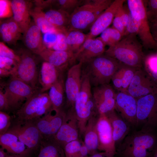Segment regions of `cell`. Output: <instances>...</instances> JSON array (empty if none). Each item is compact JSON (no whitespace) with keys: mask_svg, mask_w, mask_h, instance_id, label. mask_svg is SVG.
Listing matches in <instances>:
<instances>
[{"mask_svg":"<svg viewBox=\"0 0 157 157\" xmlns=\"http://www.w3.org/2000/svg\"><path fill=\"white\" fill-rule=\"evenodd\" d=\"M10 108L7 98L4 92L0 90V111L6 110Z\"/></svg>","mask_w":157,"mask_h":157,"instance_id":"obj_48","label":"cell"},{"mask_svg":"<svg viewBox=\"0 0 157 157\" xmlns=\"http://www.w3.org/2000/svg\"><path fill=\"white\" fill-rule=\"evenodd\" d=\"M66 113L53 109L47 114L34 121L42 136L52 138L62 125Z\"/></svg>","mask_w":157,"mask_h":157,"instance_id":"obj_15","label":"cell"},{"mask_svg":"<svg viewBox=\"0 0 157 157\" xmlns=\"http://www.w3.org/2000/svg\"><path fill=\"white\" fill-rule=\"evenodd\" d=\"M8 131L16 135L31 150L37 149L42 137L34 121H18Z\"/></svg>","mask_w":157,"mask_h":157,"instance_id":"obj_12","label":"cell"},{"mask_svg":"<svg viewBox=\"0 0 157 157\" xmlns=\"http://www.w3.org/2000/svg\"><path fill=\"white\" fill-rule=\"evenodd\" d=\"M136 36L130 34L124 36L117 44L109 47L104 54L127 66L137 69L142 68L144 61L142 45Z\"/></svg>","mask_w":157,"mask_h":157,"instance_id":"obj_3","label":"cell"},{"mask_svg":"<svg viewBox=\"0 0 157 157\" xmlns=\"http://www.w3.org/2000/svg\"><path fill=\"white\" fill-rule=\"evenodd\" d=\"M0 56L11 58L17 63L19 60L18 55L2 42H0Z\"/></svg>","mask_w":157,"mask_h":157,"instance_id":"obj_44","label":"cell"},{"mask_svg":"<svg viewBox=\"0 0 157 157\" xmlns=\"http://www.w3.org/2000/svg\"><path fill=\"white\" fill-rule=\"evenodd\" d=\"M88 157H107L104 152H97L92 155H90Z\"/></svg>","mask_w":157,"mask_h":157,"instance_id":"obj_53","label":"cell"},{"mask_svg":"<svg viewBox=\"0 0 157 157\" xmlns=\"http://www.w3.org/2000/svg\"><path fill=\"white\" fill-rule=\"evenodd\" d=\"M5 150L1 147L0 149V157H7L8 154L5 151Z\"/></svg>","mask_w":157,"mask_h":157,"instance_id":"obj_54","label":"cell"},{"mask_svg":"<svg viewBox=\"0 0 157 157\" xmlns=\"http://www.w3.org/2000/svg\"><path fill=\"white\" fill-rule=\"evenodd\" d=\"M147 73L152 80L157 85V71Z\"/></svg>","mask_w":157,"mask_h":157,"instance_id":"obj_52","label":"cell"},{"mask_svg":"<svg viewBox=\"0 0 157 157\" xmlns=\"http://www.w3.org/2000/svg\"><path fill=\"white\" fill-rule=\"evenodd\" d=\"M43 144L37 157H65L63 148L53 140Z\"/></svg>","mask_w":157,"mask_h":157,"instance_id":"obj_33","label":"cell"},{"mask_svg":"<svg viewBox=\"0 0 157 157\" xmlns=\"http://www.w3.org/2000/svg\"><path fill=\"white\" fill-rule=\"evenodd\" d=\"M31 52L22 50L17 54L19 60L12 76L17 78L32 87L36 88L38 73L36 61Z\"/></svg>","mask_w":157,"mask_h":157,"instance_id":"obj_8","label":"cell"},{"mask_svg":"<svg viewBox=\"0 0 157 157\" xmlns=\"http://www.w3.org/2000/svg\"><path fill=\"white\" fill-rule=\"evenodd\" d=\"M17 63L11 58L0 56V69L11 72L13 75L16 67Z\"/></svg>","mask_w":157,"mask_h":157,"instance_id":"obj_40","label":"cell"},{"mask_svg":"<svg viewBox=\"0 0 157 157\" xmlns=\"http://www.w3.org/2000/svg\"><path fill=\"white\" fill-rule=\"evenodd\" d=\"M126 92L138 99L148 94L157 93V85L141 68L135 72Z\"/></svg>","mask_w":157,"mask_h":157,"instance_id":"obj_14","label":"cell"},{"mask_svg":"<svg viewBox=\"0 0 157 157\" xmlns=\"http://www.w3.org/2000/svg\"><path fill=\"white\" fill-rule=\"evenodd\" d=\"M0 75L1 77H5L9 76L12 75V73L11 72L0 69Z\"/></svg>","mask_w":157,"mask_h":157,"instance_id":"obj_51","label":"cell"},{"mask_svg":"<svg viewBox=\"0 0 157 157\" xmlns=\"http://www.w3.org/2000/svg\"><path fill=\"white\" fill-rule=\"evenodd\" d=\"M13 15L10 1L0 0V17L1 18L9 17Z\"/></svg>","mask_w":157,"mask_h":157,"instance_id":"obj_43","label":"cell"},{"mask_svg":"<svg viewBox=\"0 0 157 157\" xmlns=\"http://www.w3.org/2000/svg\"><path fill=\"white\" fill-rule=\"evenodd\" d=\"M83 0H57L48 1L51 8L65 11L70 15L77 7L82 5Z\"/></svg>","mask_w":157,"mask_h":157,"instance_id":"obj_34","label":"cell"},{"mask_svg":"<svg viewBox=\"0 0 157 157\" xmlns=\"http://www.w3.org/2000/svg\"><path fill=\"white\" fill-rule=\"evenodd\" d=\"M11 117L8 114L0 111V135L6 133L10 128Z\"/></svg>","mask_w":157,"mask_h":157,"instance_id":"obj_42","label":"cell"},{"mask_svg":"<svg viewBox=\"0 0 157 157\" xmlns=\"http://www.w3.org/2000/svg\"><path fill=\"white\" fill-rule=\"evenodd\" d=\"M125 0H115L97 18L87 34L88 39L94 38L100 34L113 22L118 8L123 4Z\"/></svg>","mask_w":157,"mask_h":157,"instance_id":"obj_19","label":"cell"},{"mask_svg":"<svg viewBox=\"0 0 157 157\" xmlns=\"http://www.w3.org/2000/svg\"><path fill=\"white\" fill-rule=\"evenodd\" d=\"M92 91L99 115L106 114L115 110L116 93L109 84L94 87Z\"/></svg>","mask_w":157,"mask_h":157,"instance_id":"obj_16","label":"cell"},{"mask_svg":"<svg viewBox=\"0 0 157 157\" xmlns=\"http://www.w3.org/2000/svg\"><path fill=\"white\" fill-rule=\"evenodd\" d=\"M65 34L69 50L74 54L83 44L87 37V34L76 30H68Z\"/></svg>","mask_w":157,"mask_h":157,"instance_id":"obj_32","label":"cell"},{"mask_svg":"<svg viewBox=\"0 0 157 157\" xmlns=\"http://www.w3.org/2000/svg\"><path fill=\"white\" fill-rule=\"evenodd\" d=\"M82 63L81 62H79L72 65L68 71L65 89L67 106L70 108L74 107L80 91Z\"/></svg>","mask_w":157,"mask_h":157,"instance_id":"obj_17","label":"cell"},{"mask_svg":"<svg viewBox=\"0 0 157 157\" xmlns=\"http://www.w3.org/2000/svg\"><path fill=\"white\" fill-rule=\"evenodd\" d=\"M137 108V99L127 92L116 93L115 110L130 125L136 126Z\"/></svg>","mask_w":157,"mask_h":157,"instance_id":"obj_18","label":"cell"},{"mask_svg":"<svg viewBox=\"0 0 157 157\" xmlns=\"http://www.w3.org/2000/svg\"><path fill=\"white\" fill-rule=\"evenodd\" d=\"M79 130L73 108L69 109L58 131L51 139L63 148L67 143L78 139Z\"/></svg>","mask_w":157,"mask_h":157,"instance_id":"obj_13","label":"cell"},{"mask_svg":"<svg viewBox=\"0 0 157 157\" xmlns=\"http://www.w3.org/2000/svg\"><path fill=\"white\" fill-rule=\"evenodd\" d=\"M88 78L82 74L80 91L73 109L78 122L79 135H83L88 120L98 113Z\"/></svg>","mask_w":157,"mask_h":157,"instance_id":"obj_5","label":"cell"},{"mask_svg":"<svg viewBox=\"0 0 157 157\" xmlns=\"http://www.w3.org/2000/svg\"><path fill=\"white\" fill-rule=\"evenodd\" d=\"M156 120H157V104H156Z\"/></svg>","mask_w":157,"mask_h":157,"instance_id":"obj_58","label":"cell"},{"mask_svg":"<svg viewBox=\"0 0 157 157\" xmlns=\"http://www.w3.org/2000/svg\"><path fill=\"white\" fill-rule=\"evenodd\" d=\"M42 10L45 18L50 24L59 31L65 33L66 32L70 16L69 14L61 10L51 8Z\"/></svg>","mask_w":157,"mask_h":157,"instance_id":"obj_29","label":"cell"},{"mask_svg":"<svg viewBox=\"0 0 157 157\" xmlns=\"http://www.w3.org/2000/svg\"><path fill=\"white\" fill-rule=\"evenodd\" d=\"M48 94L52 103L53 108L61 109L64 102L65 84L62 77L53 84L49 89Z\"/></svg>","mask_w":157,"mask_h":157,"instance_id":"obj_30","label":"cell"},{"mask_svg":"<svg viewBox=\"0 0 157 157\" xmlns=\"http://www.w3.org/2000/svg\"><path fill=\"white\" fill-rule=\"evenodd\" d=\"M126 1L131 14L138 23L139 30L137 35L142 42V46L146 49L156 48L157 43L151 32L147 15L146 0Z\"/></svg>","mask_w":157,"mask_h":157,"instance_id":"obj_7","label":"cell"},{"mask_svg":"<svg viewBox=\"0 0 157 157\" xmlns=\"http://www.w3.org/2000/svg\"><path fill=\"white\" fill-rule=\"evenodd\" d=\"M30 14L34 22L44 34L55 32H61L57 29L46 19L41 8L38 6L31 8Z\"/></svg>","mask_w":157,"mask_h":157,"instance_id":"obj_31","label":"cell"},{"mask_svg":"<svg viewBox=\"0 0 157 157\" xmlns=\"http://www.w3.org/2000/svg\"><path fill=\"white\" fill-rule=\"evenodd\" d=\"M105 45L109 47L118 43L122 38L121 34L113 27H108L104 30L99 37Z\"/></svg>","mask_w":157,"mask_h":157,"instance_id":"obj_35","label":"cell"},{"mask_svg":"<svg viewBox=\"0 0 157 157\" xmlns=\"http://www.w3.org/2000/svg\"><path fill=\"white\" fill-rule=\"evenodd\" d=\"M81 146L77 157H88V150L83 141H81Z\"/></svg>","mask_w":157,"mask_h":157,"instance_id":"obj_49","label":"cell"},{"mask_svg":"<svg viewBox=\"0 0 157 157\" xmlns=\"http://www.w3.org/2000/svg\"><path fill=\"white\" fill-rule=\"evenodd\" d=\"M112 0H85L70 15L68 30L90 28L98 17L113 1Z\"/></svg>","mask_w":157,"mask_h":157,"instance_id":"obj_4","label":"cell"},{"mask_svg":"<svg viewBox=\"0 0 157 157\" xmlns=\"http://www.w3.org/2000/svg\"><path fill=\"white\" fill-rule=\"evenodd\" d=\"M113 23L112 27L119 32L123 37L125 29L120 17L117 12L113 19Z\"/></svg>","mask_w":157,"mask_h":157,"instance_id":"obj_47","label":"cell"},{"mask_svg":"<svg viewBox=\"0 0 157 157\" xmlns=\"http://www.w3.org/2000/svg\"><path fill=\"white\" fill-rule=\"evenodd\" d=\"M81 144V141L78 139L65 145L63 148L65 157H77Z\"/></svg>","mask_w":157,"mask_h":157,"instance_id":"obj_36","label":"cell"},{"mask_svg":"<svg viewBox=\"0 0 157 157\" xmlns=\"http://www.w3.org/2000/svg\"><path fill=\"white\" fill-rule=\"evenodd\" d=\"M10 2L13 18L24 33L31 22L30 14L31 4L24 0H13Z\"/></svg>","mask_w":157,"mask_h":157,"instance_id":"obj_22","label":"cell"},{"mask_svg":"<svg viewBox=\"0 0 157 157\" xmlns=\"http://www.w3.org/2000/svg\"><path fill=\"white\" fill-rule=\"evenodd\" d=\"M138 69L121 63L119 68L111 78L114 88L118 92H126Z\"/></svg>","mask_w":157,"mask_h":157,"instance_id":"obj_27","label":"cell"},{"mask_svg":"<svg viewBox=\"0 0 157 157\" xmlns=\"http://www.w3.org/2000/svg\"><path fill=\"white\" fill-rule=\"evenodd\" d=\"M53 109L48 93L37 92L26 100L18 110V121H35Z\"/></svg>","mask_w":157,"mask_h":157,"instance_id":"obj_6","label":"cell"},{"mask_svg":"<svg viewBox=\"0 0 157 157\" xmlns=\"http://www.w3.org/2000/svg\"><path fill=\"white\" fill-rule=\"evenodd\" d=\"M37 92L36 88L13 76L5 85L4 92L10 108H19L24 101H26Z\"/></svg>","mask_w":157,"mask_h":157,"instance_id":"obj_9","label":"cell"},{"mask_svg":"<svg viewBox=\"0 0 157 157\" xmlns=\"http://www.w3.org/2000/svg\"><path fill=\"white\" fill-rule=\"evenodd\" d=\"M147 15L149 23L157 19V0H146Z\"/></svg>","mask_w":157,"mask_h":157,"instance_id":"obj_38","label":"cell"},{"mask_svg":"<svg viewBox=\"0 0 157 157\" xmlns=\"http://www.w3.org/2000/svg\"><path fill=\"white\" fill-rule=\"evenodd\" d=\"M7 22L10 32L15 40H17L22 33L20 28L13 18Z\"/></svg>","mask_w":157,"mask_h":157,"instance_id":"obj_46","label":"cell"},{"mask_svg":"<svg viewBox=\"0 0 157 157\" xmlns=\"http://www.w3.org/2000/svg\"><path fill=\"white\" fill-rule=\"evenodd\" d=\"M0 32L2 39L4 42L10 43L16 40L9 30L7 21L1 24Z\"/></svg>","mask_w":157,"mask_h":157,"instance_id":"obj_41","label":"cell"},{"mask_svg":"<svg viewBox=\"0 0 157 157\" xmlns=\"http://www.w3.org/2000/svg\"><path fill=\"white\" fill-rule=\"evenodd\" d=\"M154 128L144 126L140 130L129 133L116 148V154L119 157H152L157 147Z\"/></svg>","mask_w":157,"mask_h":157,"instance_id":"obj_1","label":"cell"},{"mask_svg":"<svg viewBox=\"0 0 157 157\" xmlns=\"http://www.w3.org/2000/svg\"><path fill=\"white\" fill-rule=\"evenodd\" d=\"M96 114L91 116L88 120L83 134V142L88 149L89 156L98 152V139L97 129L98 117H96Z\"/></svg>","mask_w":157,"mask_h":157,"instance_id":"obj_28","label":"cell"},{"mask_svg":"<svg viewBox=\"0 0 157 157\" xmlns=\"http://www.w3.org/2000/svg\"><path fill=\"white\" fill-rule=\"evenodd\" d=\"M124 3L118 8L117 12L118 13L125 29L130 11L127 4H124Z\"/></svg>","mask_w":157,"mask_h":157,"instance_id":"obj_45","label":"cell"},{"mask_svg":"<svg viewBox=\"0 0 157 157\" xmlns=\"http://www.w3.org/2000/svg\"><path fill=\"white\" fill-rule=\"evenodd\" d=\"M136 126L154 127L157 125V93L150 94L137 99Z\"/></svg>","mask_w":157,"mask_h":157,"instance_id":"obj_11","label":"cell"},{"mask_svg":"<svg viewBox=\"0 0 157 157\" xmlns=\"http://www.w3.org/2000/svg\"><path fill=\"white\" fill-rule=\"evenodd\" d=\"M67 67H58L44 62L40 71L38 80L41 86L40 92L49 90L51 86L62 77V72Z\"/></svg>","mask_w":157,"mask_h":157,"instance_id":"obj_21","label":"cell"},{"mask_svg":"<svg viewBox=\"0 0 157 157\" xmlns=\"http://www.w3.org/2000/svg\"><path fill=\"white\" fill-rule=\"evenodd\" d=\"M149 24L151 32L154 38L157 37V19Z\"/></svg>","mask_w":157,"mask_h":157,"instance_id":"obj_50","label":"cell"},{"mask_svg":"<svg viewBox=\"0 0 157 157\" xmlns=\"http://www.w3.org/2000/svg\"><path fill=\"white\" fill-rule=\"evenodd\" d=\"M152 157H157V147Z\"/></svg>","mask_w":157,"mask_h":157,"instance_id":"obj_56","label":"cell"},{"mask_svg":"<svg viewBox=\"0 0 157 157\" xmlns=\"http://www.w3.org/2000/svg\"><path fill=\"white\" fill-rule=\"evenodd\" d=\"M120 63L104 53L83 63L82 74L88 78L94 87L109 84Z\"/></svg>","mask_w":157,"mask_h":157,"instance_id":"obj_2","label":"cell"},{"mask_svg":"<svg viewBox=\"0 0 157 157\" xmlns=\"http://www.w3.org/2000/svg\"><path fill=\"white\" fill-rule=\"evenodd\" d=\"M138 23L130 12L123 37L130 34H135L137 35H138Z\"/></svg>","mask_w":157,"mask_h":157,"instance_id":"obj_39","label":"cell"},{"mask_svg":"<svg viewBox=\"0 0 157 157\" xmlns=\"http://www.w3.org/2000/svg\"><path fill=\"white\" fill-rule=\"evenodd\" d=\"M105 45L99 37L88 39L74 54L75 61L83 63L104 53Z\"/></svg>","mask_w":157,"mask_h":157,"instance_id":"obj_20","label":"cell"},{"mask_svg":"<svg viewBox=\"0 0 157 157\" xmlns=\"http://www.w3.org/2000/svg\"><path fill=\"white\" fill-rule=\"evenodd\" d=\"M42 33L34 22H31L23 33L26 47L31 52L38 55L47 48L43 42Z\"/></svg>","mask_w":157,"mask_h":157,"instance_id":"obj_23","label":"cell"},{"mask_svg":"<svg viewBox=\"0 0 157 157\" xmlns=\"http://www.w3.org/2000/svg\"><path fill=\"white\" fill-rule=\"evenodd\" d=\"M97 129L98 150L104 152L107 157H115L116 154V147L113 138L112 127L106 114L99 115Z\"/></svg>","mask_w":157,"mask_h":157,"instance_id":"obj_10","label":"cell"},{"mask_svg":"<svg viewBox=\"0 0 157 157\" xmlns=\"http://www.w3.org/2000/svg\"><path fill=\"white\" fill-rule=\"evenodd\" d=\"M0 144L2 148L10 154L29 156L31 151L19 140L16 135L8 131L0 135Z\"/></svg>","mask_w":157,"mask_h":157,"instance_id":"obj_26","label":"cell"},{"mask_svg":"<svg viewBox=\"0 0 157 157\" xmlns=\"http://www.w3.org/2000/svg\"><path fill=\"white\" fill-rule=\"evenodd\" d=\"M49 49L58 51L71 52L67 43L66 36L64 33L59 32L57 33L56 41Z\"/></svg>","mask_w":157,"mask_h":157,"instance_id":"obj_37","label":"cell"},{"mask_svg":"<svg viewBox=\"0 0 157 157\" xmlns=\"http://www.w3.org/2000/svg\"><path fill=\"white\" fill-rule=\"evenodd\" d=\"M112 129L113 136L116 148L129 133L130 124L114 110L106 114Z\"/></svg>","mask_w":157,"mask_h":157,"instance_id":"obj_25","label":"cell"},{"mask_svg":"<svg viewBox=\"0 0 157 157\" xmlns=\"http://www.w3.org/2000/svg\"><path fill=\"white\" fill-rule=\"evenodd\" d=\"M45 61L58 67H67L75 61L72 52L54 50L46 48L39 55Z\"/></svg>","mask_w":157,"mask_h":157,"instance_id":"obj_24","label":"cell"},{"mask_svg":"<svg viewBox=\"0 0 157 157\" xmlns=\"http://www.w3.org/2000/svg\"><path fill=\"white\" fill-rule=\"evenodd\" d=\"M7 157H29V156L10 154L7 155Z\"/></svg>","mask_w":157,"mask_h":157,"instance_id":"obj_55","label":"cell"},{"mask_svg":"<svg viewBox=\"0 0 157 157\" xmlns=\"http://www.w3.org/2000/svg\"><path fill=\"white\" fill-rule=\"evenodd\" d=\"M154 39L155 40L156 42V43H157V37L154 38Z\"/></svg>","mask_w":157,"mask_h":157,"instance_id":"obj_57","label":"cell"}]
</instances>
